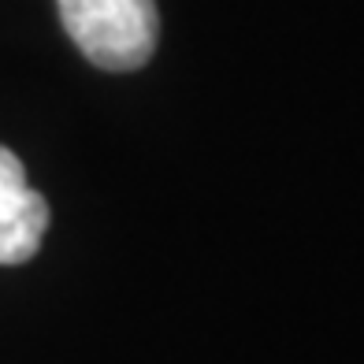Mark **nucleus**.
<instances>
[{"label":"nucleus","instance_id":"nucleus-1","mask_svg":"<svg viewBox=\"0 0 364 364\" xmlns=\"http://www.w3.org/2000/svg\"><path fill=\"white\" fill-rule=\"evenodd\" d=\"M71 41L105 71H134L156 48L153 0H56Z\"/></svg>","mask_w":364,"mask_h":364},{"label":"nucleus","instance_id":"nucleus-2","mask_svg":"<svg viewBox=\"0 0 364 364\" xmlns=\"http://www.w3.org/2000/svg\"><path fill=\"white\" fill-rule=\"evenodd\" d=\"M48 230V205L30 190L23 160L0 145V264H26Z\"/></svg>","mask_w":364,"mask_h":364}]
</instances>
